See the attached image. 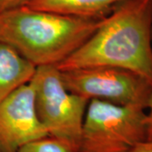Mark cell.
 <instances>
[{"mask_svg": "<svg viewBox=\"0 0 152 152\" xmlns=\"http://www.w3.org/2000/svg\"><path fill=\"white\" fill-rule=\"evenodd\" d=\"M48 135L38 118L31 81L0 102V151L16 152L28 142Z\"/></svg>", "mask_w": 152, "mask_h": 152, "instance_id": "obj_6", "label": "cell"}, {"mask_svg": "<svg viewBox=\"0 0 152 152\" xmlns=\"http://www.w3.org/2000/svg\"><path fill=\"white\" fill-rule=\"evenodd\" d=\"M0 152H1V151H0Z\"/></svg>", "mask_w": 152, "mask_h": 152, "instance_id": "obj_13", "label": "cell"}, {"mask_svg": "<svg viewBox=\"0 0 152 152\" xmlns=\"http://www.w3.org/2000/svg\"><path fill=\"white\" fill-rule=\"evenodd\" d=\"M34 0H0V13L29 5Z\"/></svg>", "mask_w": 152, "mask_h": 152, "instance_id": "obj_10", "label": "cell"}, {"mask_svg": "<svg viewBox=\"0 0 152 152\" xmlns=\"http://www.w3.org/2000/svg\"><path fill=\"white\" fill-rule=\"evenodd\" d=\"M61 76L68 91L89 101L147 109L152 94V86L144 78L120 68H80L61 71Z\"/></svg>", "mask_w": 152, "mask_h": 152, "instance_id": "obj_5", "label": "cell"}, {"mask_svg": "<svg viewBox=\"0 0 152 152\" xmlns=\"http://www.w3.org/2000/svg\"><path fill=\"white\" fill-rule=\"evenodd\" d=\"M127 0H34L30 8L82 19H102Z\"/></svg>", "mask_w": 152, "mask_h": 152, "instance_id": "obj_8", "label": "cell"}, {"mask_svg": "<svg viewBox=\"0 0 152 152\" xmlns=\"http://www.w3.org/2000/svg\"><path fill=\"white\" fill-rule=\"evenodd\" d=\"M145 110L91 100L82 126L80 152H128L147 140Z\"/></svg>", "mask_w": 152, "mask_h": 152, "instance_id": "obj_3", "label": "cell"}, {"mask_svg": "<svg viewBox=\"0 0 152 152\" xmlns=\"http://www.w3.org/2000/svg\"><path fill=\"white\" fill-rule=\"evenodd\" d=\"M37 67L9 44L0 41V102L31 80Z\"/></svg>", "mask_w": 152, "mask_h": 152, "instance_id": "obj_7", "label": "cell"}, {"mask_svg": "<svg viewBox=\"0 0 152 152\" xmlns=\"http://www.w3.org/2000/svg\"><path fill=\"white\" fill-rule=\"evenodd\" d=\"M107 66L127 69L152 86V0H127L102 18L60 71Z\"/></svg>", "mask_w": 152, "mask_h": 152, "instance_id": "obj_1", "label": "cell"}, {"mask_svg": "<svg viewBox=\"0 0 152 152\" xmlns=\"http://www.w3.org/2000/svg\"><path fill=\"white\" fill-rule=\"evenodd\" d=\"M128 152H152V140H145L135 145Z\"/></svg>", "mask_w": 152, "mask_h": 152, "instance_id": "obj_12", "label": "cell"}, {"mask_svg": "<svg viewBox=\"0 0 152 152\" xmlns=\"http://www.w3.org/2000/svg\"><path fill=\"white\" fill-rule=\"evenodd\" d=\"M31 81L38 118L48 135L80 150L82 126L90 101L67 90L61 71L56 66L37 67Z\"/></svg>", "mask_w": 152, "mask_h": 152, "instance_id": "obj_4", "label": "cell"}, {"mask_svg": "<svg viewBox=\"0 0 152 152\" xmlns=\"http://www.w3.org/2000/svg\"><path fill=\"white\" fill-rule=\"evenodd\" d=\"M147 110V140H152V94Z\"/></svg>", "mask_w": 152, "mask_h": 152, "instance_id": "obj_11", "label": "cell"}, {"mask_svg": "<svg viewBox=\"0 0 152 152\" xmlns=\"http://www.w3.org/2000/svg\"><path fill=\"white\" fill-rule=\"evenodd\" d=\"M102 19H82L23 6L0 13V41L37 68L57 66L90 37Z\"/></svg>", "mask_w": 152, "mask_h": 152, "instance_id": "obj_2", "label": "cell"}, {"mask_svg": "<svg viewBox=\"0 0 152 152\" xmlns=\"http://www.w3.org/2000/svg\"><path fill=\"white\" fill-rule=\"evenodd\" d=\"M16 152H80V150L64 140L48 135L28 142Z\"/></svg>", "mask_w": 152, "mask_h": 152, "instance_id": "obj_9", "label": "cell"}]
</instances>
